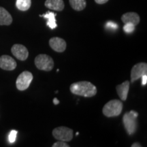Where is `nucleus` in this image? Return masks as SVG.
I'll list each match as a JSON object with an SVG mask.
<instances>
[{"mask_svg":"<svg viewBox=\"0 0 147 147\" xmlns=\"http://www.w3.org/2000/svg\"><path fill=\"white\" fill-rule=\"evenodd\" d=\"M73 94L85 97H91L96 95L97 87L88 81H80L72 83L69 87Z\"/></svg>","mask_w":147,"mask_h":147,"instance_id":"1","label":"nucleus"},{"mask_svg":"<svg viewBox=\"0 0 147 147\" xmlns=\"http://www.w3.org/2000/svg\"><path fill=\"white\" fill-rule=\"evenodd\" d=\"M123 103L119 100H110L104 105L102 109L103 114L106 117H113L119 116L122 113Z\"/></svg>","mask_w":147,"mask_h":147,"instance_id":"2","label":"nucleus"},{"mask_svg":"<svg viewBox=\"0 0 147 147\" xmlns=\"http://www.w3.org/2000/svg\"><path fill=\"white\" fill-rule=\"evenodd\" d=\"M138 114L134 110H131L129 113H127L124 115L123 121L125 128L126 131L127 133L131 135L136 131L137 129V121L136 119L138 117Z\"/></svg>","mask_w":147,"mask_h":147,"instance_id":"3","label":"nucleus"},{"mask_svg":"<svg viewBox=\"0 0 147 147\" xmlns=\"http://www.w3.org/2000/svg\"><path fill=\"white\" fill-rule=\"evenodd\" d=\"M35 65L38 69L49 71L54 67V61L49 55L40 54L35 59Z\"/></svg>","mask_w":147,"mask_h":147,"instance_id":"4","label":"nucleus"},{"mask_svg":"<svg viewBox=\"0 0 147 147\" xmlns=\"http://www.w3.org/2000/svg\"><path fill=\"white\" fill-rule=\"evenodd\" d=\"M53 136L55 139L58 140L69 142L73 138L74 131L70 128L61 126L53 129Z\"/></svg>","mask_w":147,"mask_h":147,"instance_id":"5","label":"nucleus"},{"mask_svg":"<svg viewBox=\"0 0 147 147\" xmlns=\"http://www.w3.org/2000/svg\"><path fill=\"white\" fill-rule=\"evenodd\" d=\"M33 80V75L30 71H24L20 74L16 81V86L19 91H25L28 89Z\"/></svg>","mask_w":147,"mask_h":147,"instance_id":"6","label":"nucleus"},{"mask_svg":"<svg viewBox=\"0 0 147 147\" xmlns=\"http://www.w3.org/2000/svg\"><path fill=\"white\" fill-rule=\"evenodd\" d=\"M147 74V64L141 62L133 66L131 71V82H134Z\"/></svg>","mask_w":147,"mask_h":147,"instance_id":"7","label":"nucleus"},{"mask_svg":"<svg viewBox=\"0 0 147 147\" xmlns=\"http://www.w3.org/2000/svg\"><path fill=\"white\" fill-rule=\"evenodd\" d=\"M11 52L15 57L21 61H25L28 58L29 51L25 46L22 45H14L12 46Z\"/></svg>","mask_w":147,"mask_h":147,"instance_id":"8","label":"nucleus"},{"mask_svg":"<svg viewBox=\"0 0 147 147\" xmlns=\"http://www.w3.org/2000/svg\"><path fill=\"white\" fill-rule=\"evenodd\" d=\"M49 45L53 51L57 53H62L65 51L67 44L65 40L58 37H54L49 40Z\"/></svg>","mask_w":147,"mask_h":147,"instance_id":"9","label":"nucleus"},{"mask_svg":"<svg viewBox=\"0 0 147 147\" xmlns=\"http://www.w3.org/2000/svg\"><path fill=\"white\" fill-rule=\"evenodd\" d=\"M16 67V62L13 58L8 55L0 57V68L4 70H14Z\"/></svg>","mask_w":147,"mask_h":147,"instance_id":"10","label":"nucleus"},{"mask_svg":"<svg viewBox=\"0 0 147 147\" xmlns=\"http://www.w3.org/2000/svg\"><path fill=\"white\" fill-rule=\"evenodd\" d=\"M117 92L119 97L122 101H125L128 95L129 89V82L126 80L121 84H119L116 87Z\"/></svg>","mask_w":147,"mask_h":147,"instance_id":"11","label":"nucleus"},{"mask_svg":"<svg viewBox=\"0 0 147 147\" xmlns=\"http://www.w3.org/2000/svg\"><path fill=\"white\" fill-rule=\"evenodd\" d=\"M121 20L125 24L131 23L134 25H137L140 23V18L138 14L136 12H127L121 16Z\"/></svg>","mask_w":147,"mask_h":147,"instance_id":"12","label":"nucleus"},{"mask_svg":"<svg viewBox=\"0 0 147 147\" xmlns=\"http://www.w3.org/2000/svg\"><path fill=\"white\" fill-rule=\"evenodd\" d=\"M45 5L47 8L55 11H62L65 6L63 0H47Z\"/></svg>","mask_w":147,"mask_h":147,"instance_id":"13","label":"nucleus"},{"mask_svg":"<svg viewBox=\"0 0 147 147\" xmlns=\"http://www.w3.org/2000/svg\"><path fill=\"white\" fill-rule=\"evenodd\" d=\"M12 23V17L5 8L0 7V25H10Z\"/></svg>","mask_w":147,"mask_h":147,"instance_id":"14","label":"nucleus"},{"mask_svg":"<svg viewBox=\"0 0 147 147\" xmlns=\"http://www.w3.org/2000/svg\"><path fill=\"white\" fill-rule=\"evenodd\" d=\"M41 17H44L47 20V25L48 27H49L51 29H54L57 27V25L56 23V20H55V16L56 14L52 12H47V13L40 15Z\"/></svg>","mask_w":147,"mask_h":147,"instance_id":"15","label":"nucleus"},{"mask_svg":"<svg viewBox=\"0 0 147 147\" xmlns=\"http://www.w3.org/2000/svg\"><path fill=\"white\" fill-rule=\"evenodd\" d=\"M69 4L74 10L76 11H81L85 8L86 0H69Z\"/></svg>","mask_w":147,"mask_h":147,"instance_id":"16","label":"nucleus"},{"mask_svg":"<svg viewBox=\"0 0 147 147\" xmlns=\"http://www.w3.org/2000/svg\"><path fill=\"white\" fill-rule=\"evenodd\" d=\"M32 0H16V6L19 10L26 11L30 8Z\"/></svg>","mask_w":147,"mask_h":147,"instance_id":"17","label":"nucleus"},{"mask_svg":"<svg viewBox=\"0 0 147 147\" xmlns=\"http://www.w3.org/2000/svg\"><path fill=\"white\" fill-rule=\"evenodd\" d=\"M135 29V25L131 23H126L125 24L123 27V30L127 34H131Z\"/></svg>","mask_w":147,"mask_h":147,"instance_id":"18","label":"nucleus"},{"mask_svg":"<svg viewBox=\"0 0 147 147\" xmlns=\"http://www.w3.org/2000/svg\"><path fill=\"white\" fill-rule=\"evenodd\" d=\"M17 131L16 130H12L10 131V134H9L8 136V140L10 143H14L15 142L16 138V135H17Z\"/></svg>","mask_w":147,"mask_h":147,"instance_id":"19","label":"nucleus"},{"mask_svg":"<svg viewBox=\"0 0 147 147\" xmlns=\"http://www.w3.org/2000/svg\"><path fill=\"white\" fill-rule=\"evenodd\" d=\"M53 147H69V145L67 144L66 142L63 141H58L53 144Z\"/></svg>","mask_w":147,"mask_h":147,"instance_id":"20","label":"nucleus"},{"mask_svg":"<svg viewBox=\"0 0 147 147\" xmlns=\"http://www.w3.org/2000/svg\"><path fill=\"white\" fill-rule=\"evenodd\" d=\"M106 27H107L108 29H117V28H118V25H117V24L113 23V22H108L107 23H106Z\"/></svg>","mask_w":147,"mask_h":147,"instance_id":"21","label":"nucleus"},{"mask_svg":"<svg viewBox=\"0 0 147 147\" xmlns=\"http://www.w3.org/2000/svg\"><path fill=\"white\" fill-rule=\"evenodd\" d=\"M95 1L98 4H104V3L108 2V0H95Z\"/></svg>","mask_w":147,"mask_h":147,"instance_id":"22","label":"nucleus"},{"mask_svg":"<svg viewBox=\"0 0 147 147\" xmlns=\"http://www.w3.org/2000/svg\"><path fill=\"white\" fill-rule=\"evenodd\" d=\"M142 85H146L147 82V75H144L142 76Z\"/></svg>","mask_w":147,"mask_h":147,"instance_id":"23","label":"nucleus"},{"mask_svg":"<svg viewBox=\"0 0 147 147\" xmlns=\"http://www.w3.org/2000/svg\"><path fill=\"white\" fill-rule=\"evenodd\" d=\"M140 146H141V145L138 142H135L131 145V147H140Z\"/></svg>","mask_w":147,"mask_h":147,"instance_id":"24","label":"nucleus"},{"mask_svg":"<svg viewBox=\"0 0 147 147\" xmlns=\"http://www.w3.org/2000/svg\"><path fill=\"white\" fill-rule=\"evenodd\" d=\"M53 103H54L55 105H57L59 103V101L57 98H54V100H53Z\"/></svg>","mask_w":147,"mask_h":147,"instance_id":"25","label":"nucleus"}]
</instances>
